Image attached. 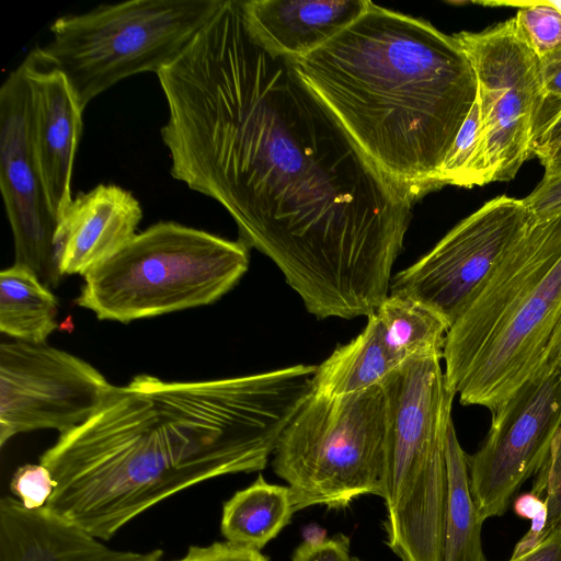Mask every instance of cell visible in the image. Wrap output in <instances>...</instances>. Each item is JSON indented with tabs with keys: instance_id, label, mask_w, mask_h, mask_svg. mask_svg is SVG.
I'll use <instances>...</instances> for the list:
<instances>
[{
	"instance_id": "cell-1",
	"label": "cell",
	"mask_w": 561,
	"mask_h": 561,
	"mask_svg": "<svg viewBox=\"0 0 561 561\" xmlns=\"http://www.w3.org/2000/svg\"><path fill=\"white\" fill-rule=\"evenodd\" d=\"M157 76L171 175L224 206L308 312H375L417 198L362 151L291 59L254 37L241 0H222Z\"/></svg>"
},
{
	"instance_id": "cell-2",
	"label": "cell",
	"mask_w": 561,
	"mask_h": 561,
	"mask_svg": "<svg viewBox=\"0 0 561 561\" xmlns=\"http://www.w3.org/2000/svg\"><path fill=\"white\" fill-rule=\"evenodd\" d=\"M317 365L197 381L138 375L39 457L46 507L101 540L157 503L225 474L263 470L313 391Z\"/></svg>"
},
{
	"instance_id": "cell-3",
	"label": "cell",
	"mask_w": 561,
	"mask_h": 561,
	"mask_svg": "<svg viewBox=\"0 0 561 561\" xmlns=\"http://www.w3.org/2000/svg\"><path fill=\"white\" fill-rule=\"evenodd\" d=\"M362 151L417 199L477 99L474 70L454 35L375 3L317 50L291 59Z\"/></svg>"
},
{
	"instance_id": "cell-4",
	"label": "cell",
	"mask_w": 561,
	"mask_h": 561,
	"mask_svg": "<svg viewBox=\"0 0 561 561\" xmlns=\"http://www.w3.org/2000/svg\"><path fill=\"white\" fill-rule=\"evenodd\" d=\"M561 318V217L533 221L450 325L445 382L494 412L538 369Z\"/></svg>"
},
{
	"instance_id": "cell-5",
	"label": "cell",
	"mask_w": 561,
	"mask_h": 561,
	"mask_svg": "<svg viewBox=\"0 0 561 561\" xmlns=\"http://www.w3.org/2000/svg\"><path fill=\"white\" fill-rule=\"evenodd\" d=\"M442 359L409 358L381 382L389 416L383 529L401 561H442L445 435L456 397L446 386Z\"/></svg>"
},
{
	"instance_id": "cell-6",
	"label": "cell",
	"mask_w": 561,
	"mask_h": 561,
	"mask_svg": "<svg viewBox=\"0 0 561 561\" xmlns=\"http://www.w3.org/2000/svg\"><path fill=\"white\" fill-rule=\"evenodd\" d=\"M250 248L175 221H159L87 275L75 302L127 323L210 305L245 274Z\"/></svg>"
},
{
	"instance_id": "cell-7",
	"label": "cell",
	"mask_w": 561,
	"mask_h": 561,
	"mask_svg": "<svg viewBox=\"0 0 561 561\" xmlns=\"http://www.w3.org/2000/svg\"><path fill=\"white\" fill-rule=\"evenodd\" d=\"M222 0H131L66 14L41 55L68 81L82 110L118 81L171 65Z\"/></svg>"
},
{
	"instance_id": "cell-8",
	"label": "cell",
	"mask_w": 561,
	"mask_h": 561,
	"mask_svg": "<svg viewBox=\"0 0 561 561\" xmlns=\"http://www.w3.org/2000/svg\"><path fill=\"white\" fill-rule=\"evenodd\" d=\"M389 416L382 385L341 397L312 391L283 431L272 468L288 483L295 510H340L382 497Z\"/></svg>"
},
{
	"instance_id": "cell-9",
	"label": "cell",
	"mask_w": 561,
	"mask_h": 561,
	"mask_svg": "<svg viewBox=\"0 0 561 561\" xmlns=\"http://www.w3.org/2000/svg\"><path fill=\"white\" fill-rule=\"evenodd\" d=\"M477 78L489 183L513 180L534 156L543 101L541 66L514 16L454 34Z\"/></svg>"
},
{
	"instance_id": "cell-10",
	"label": "cell",
	"mask_w": 561,
	"mask_h": 561,
	"mask_svg": "<svg viewBox=\"0 0 561 561\" xmlns=\"http://www.w3.org/2000/svg\"><path fill=\"white\" fill-rule=\"evenodd\" d=\"M533 221L523 199L496 196L457 224L417 262L396 274L390 293L417 299L450 328Z\"/></svg>"
},
{
	"instance_id": "cell-11",
	"label": "cell",
	"mask_w": 561,
	"mask_h": 561,
	"mask_svg": "<svg viewBox=\"0 0 561 561\" xmlns=\"http://www.w3.org/2000/svg\"><path fill=\"white\" fill-rule=\"evenodd\" d=\"M113 385L62 350L12 341L0 345V446L37 430L66 433L88 421Z\"/></svg>"
},
{
	"instance_id": "cell-12",
	"label": "cell",
	"mask_w": 561,
	"mask_h": 561,
	"mask_svg": "<svg viewBox=\"0 0 561 561\" xmlns=\"http://www.w3.org/2000/svg\"><path fill=\"white\" fill-rule=\"evenodd\" d=\"M492 413L485 439L467 457L471 494L483 522L504 515L543 463L561 426V373L533 376Z\"/></svg>"
},
{
	"instance_id": "cell-13",
	"label": "cell",
	"mask_w": 561,
	"mask_h": 561,
	"mask_svg": "<svg viewBox=\"0 0 561 561\" xmlns=\"http://www.w3.org/2000/svg\"><path fill=\"white\" fill-rule=\"evenodd\" d=\"M0 187L14 241V264L27 267L48 287L61 275L55 261L58 218L36 161L30 88L21 62L0 89Z\"/></svg>"
},
{
	"instance_id": "cell-14",
	"label": "cell",
	"mask_w": 561,
	"mask_h": 561,
	"mask_svg": "<svg viewBox=\"0 0 561 561\" xmlns=\"http://www.w3.org/2000/svg\"><path fill=\"white\" fill-rule=\"evenodd\" d=\"M30 88L34 152L56 217L72 201L71 179L82 133V112L65 76L45 61L39 47L23 59Z\"/></svg>"
},
{
	"instance_id": "cell-15",
	"label": "cell",
	"mask_w": 561,
	"mask_h": 561,
	"mask_svg": "<svg viewBox=\"0 0 561 561\" xmlns=\"http://www.w3.org/2000/svg\"><path fill=\"white\" fill-rule=\"evenodd\" d=\"M142 208L134 194L115 184L79 193L58 219L55 261L61 276L87 275L137 233Z\"/></svg>"
},
{
	"instance_id": "cell-16",
	"label": "cell",
	"mask_w": 561,
	"mask_h": 561,
	"mask_svg": "<svg viewBox=\"0 0 561 561\" xmlns=\"http://www.w3.org/2000/svg\"><path fill=\"white\" fill-rule=\"evenodd\" d=\"M368 0H248L243 15L254 37L289 59L320 48L369 7Z\"/></svg>"
},
{
	"instance_id": "cell-17",
	"label": "cell",
	"mask_w": 561,
	"mask_h": 561,
	"mask_svg": "<svg viewBox=\"0 0 561 561\" xmlns=\"http://www.w3.org/2000/svg\"><path fill=\"white\" fill-rule=\"evenodd\" d=\"M141 553L111 549L46 506L0 500V561H136Z\"/></svg>"
},
{
	"instance_id": "cell-18",
	"label": "cell",
	"mask_w": 561,
	"mask_h": 561,
	"mask_svg": "<svg viewBox=\"0 0 561 561\" xmlns=\"http://www.w3.org/2000/svg\"><path fill=\"white\" fill-rule=\"evenodd\" d=\"M402 363L386 347L374 313L364 330L317 365L313 391L329 397L357 393L381 382Z\"/></svg>"
},
{
	"instance_id": "cell-19",
	"label": "cell",
	"mask_w": 561,
	"mask_h": 561,
	"mask_svg": "<svg viewBox=\"0 0 561 561\" xmlns=\"http://www.w3.org/2000/svg\"><path fill=\"white\" fill-rule=\"evenodd\" d=\"M295 512L290 488L271 484L259 474L224 503L220 531L228 542L261 550L289 524Z\"/></svg>"
},
{
	"instance_id": "cell-20",
	"label": "cell",
	"mask_w": 561,
	"mask_h": 561,
	"mask_svg": "<svg viewBox=\"0 0 561 561\" xmlns=\"http://www.w3.org/2000/svg\"><path fill=\"white\" fill-rule=\"evenodd\" d=\"M467 457L451 419L445 435L447 501L442 561H486L481 536L484 522L471 494Z\"/></svg>"
},
{
	"instance_id": "cell-21",
	"label": "cell",
	"mask_w": 561,
	"mask_h": 561,
	"mask_svg": "<svg viewBox=\"0 0 561 561\" xmlns=\"http://www.w3.org/2000/svg\"><path fill=\"white\" fill-rule=\"evenodd\" d=\"M58 301L27 267L0 273V331L15 341L43 344L57 329Z\"/></svg>"
},
{
	"instance_id": "cell-22",
	"label": "cell",
	"mask_w": 561,
	"mask_h": 561,
	"mask_svg": "<svg viewBox=\"0 0 561 561\" xmlns=\"http://www.w3.org/2000/svg\"><path fill=\"white\" fill-rule=\"evenodd\" d=\"M373 313L386 347L399 362L431 355L443 357L449 327L423 302L404 294L389 293Z\"/></svg>"
},
{
	"instance_id": "cell-23",
	"label": "cell",
	"mask_w": 561,
	"mask_h": 561,
	"mask_svg": "<svg viewBox=\"0 0 561 561\" xmlns=\"http://www.w3.org/2000/svg\"><path fill=\"white\" fill-rule=\"evenodd\" d=\"M438 181L442 186L460 187L489 183L484 127L477 99L439 169Z\"/></svg>"
},
{
	"instance_id": "cell-24",
	"label": "cell",
	"mask_w": 561,
	"mask_h": 561,
	"mask_svg": "<svg viewBox=\"0 0 561 561\" xmlns=\"http://www.w3.org/2000/svg\"><path fill=\"white\" fill-rule=\"evenodd\" d=\"M474 3L518 9L514 15L516 25L541 68L561 61V12L547 0H486Z\"/></svg>"
},
{
	"instance_id": "cell-25",
	"label": "cell",
	"mask_w": 561,
	"mask_h": 561,
	"mask_svg": "<svg viewBox=\"0 0 561 561\" xmlns=\"http://www.w3.org/2000/svg\"><path fill=\"white\" fill-rule=\"evenodd\" d=\"M534 494L543 499L548 507V522L543 539L561 529V426L556 433L549 453L535 474Z\"/></svg>"
},
{
	"instance_id": "cell-26",
	"label": "cell",
	"mask_w": 561,
	"mask_h": 561,
	"mask_svg": "<svg viewBox=\"0 0 561 561\" xmlns=\"http://www.w3.org/2000/svg\"><path fill=\"white\" fill-rule=\"evenodd\" d=\"M56 486L50 471L42 463L19 467L10 482L14 497L31 510L44 507Z\"/></svg>"
},
{
	"instance_id": "cell-27",
	"label": "cell",
	"mask_w": 561,
	"mask_h": 561,
	"mask_svg": "<svg viewBox=\"0 0 561 561\" xmlns=\"http://www.w3.org/2000/svg\"><path fill=\"white\" fill-rule=\"evenodd\" d=\"M523 202L535 222L561 217V168L546 171L541 181Z\"/></svg>"
},
{
	"instance_id": "cell-28",
	"label": "cell",
	"mask_w": 561,
	"mask_h": 561,
	"mask_svg": "<svg viewBox=\"0 0 561 561\" xmlns=\"http://www.w3.org/2000/svg\"><path fill=\"white\" fill-rule=\"evenodd\" d=\"M350 538L344 534L302 541L294 551L291 561H360L351 557Z\"/></svg>"
},
{
	"instance_id": "cell-29",
	"label": "cell",
	"mask_w": 561,
	"mask_h": 561,
	"mask_svg": "<svg viewBox=\"0 0 561 561\" xmlns=\"http://www.w3.org/2000/svg\"><path fill=\"white\" fill-rule=\"evenodd\" d=\"M174 561H270L260 550L228 541L209 546H191L186 554Z\"/></svg>"
},
{
	"instance_id": "cell-30",
	"label": "cell",
	"mask_w": 561,
	"mask_h": 561,
	"mask_svg": "<svg viewBox=\"0 0 561 561\" xmlns=\"http://www.w3.org/2000/svg\"><path fill=\"white\" fill-rule=\"evenodd\" d=\"M534 156L545 172L561 168V111L538 129Z\"/></svg>"
},
{
	"instance_id": "cell-31",
	"label": "cell",
	"mask_w": 561,
	"mask_h": 561,
	"mask_svg": "<svg viewBox=\"0 0 561 561\" xmlns=\"http://www.w3.org/2000/svg\"><path fill=\"white\" fill-rule=\"evenodd\" d=\"M541 72L543 81V101L538 118L537 131L543 124L561 111V61L553 66L541 68Z\"/></svg>"
},
{
	"instance_id": "cell-32",
	"label": "cell",
	"mask_w": 561,
	"mask_h": 561,
	"mask_svg": "<svg viewBox=\"0 0 561 561\" xmlns=\"http://www.w3.org/2000/svg\"><path fill=\"white\" fill-rule=\"evenodd\" d=\"M507 561H561V529L550 534L531 550Z\"/></svg>"
},
{
	"instance_id": "cell-33",
	"label": "cell",
	"mask_w": 561,
	"mask_h": 561,
	"mask_svg": "<svg viewBox=\"0 0 561 561\" xmlns=\"http://www.w3.org/2000/svg\"><path fill=\"white\" fill-rule=\"evenodd\" d=\"M561 373V318L553 330L550 341L543 353L541 363L535 375Z\"/></svg>"
},
{
	"instance_id": "cell-34",
	"label": "cell",
	"mask_w": 561,
	"mask_h": 561,
	"mask_svg": "<svg viewBox=\"0 0 561 561\" xmlns=\"http://www.w3.org/2000/svg\"><path fill=\"white\" fill-rule=\"evenodd\" d=\"M547 507L543 499L533 492L523 493L515 497L513 502L514 513L522 518L533 519Z\"/></svg>"
},
{
	"instance_id": "cell-35",
	"label": "cell",
	"mask_w": 561,
	"mask_h": 561,
	"mask_svg": "<svg viewBox=\"0 0 561 561\" xmlns=\"http://www.w3.org/2000/svg\"><path fill=\"white\" fill-rule=\"evenodd\" d=\"M136 561H162V551L159 549L141 553Z\"/></svg>"
},
{
	"instance_id": "cell-36",
	"label": "cell",
	"mask_w": 561,
	"mask_h": 561,
	"mask_svg": "<svg viewBox=\"0 0 561 561\" xmlns=\"http://www.w3.org/2000/svg\"><path fill=\"white\" fill-rule=\"evenodd\" d=\"M560 112V111H559Z\"/></svg>"
}]
</instances>
